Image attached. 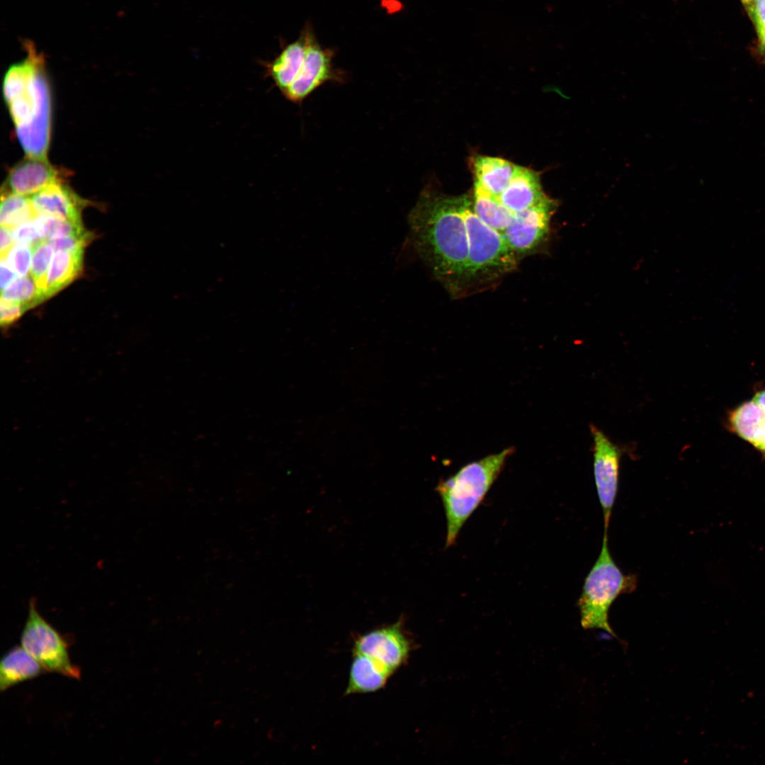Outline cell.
<instances>
[{
	"instance_id": "obj_1",
	"label": "cell",
	"mask_w": 765,
	"mask_h": 765,
	"mask_svg": "<svg viewBox=\"0 0 765 765\" xmlns=\"http://www.w3.org/2000/svg\"><path fill=\"white\" fill-rule=\"evenodd\" d=\"M468 198L448 196L426 188L408 216L415 251L454 295L467 290L468 242L463 207Z\"/></svg>"
},
{
	"instance_id": "obj_2",
	"label": "cell",
	"mask_w": 765,
	"mask_h": 765,
	"mask_svg": "<svg viewBox=\"0 0 765 765\" xmlns=\"http://www.w3.org/2000/svg\"><path fill=\"white\" fill-rule=\"evenodd\" d=\"M514 451L509 447L463 466L436 486L446 520V548L453 545Z\"/></svg>"
},
{
	"instance_id": "obj_3",
	"label": "cell",
	"mask_w": 765,
	"mask_h": 765,
	"mask_svg": "<svg viewBox=\"0 0 765 765\" xmlns=\"http://www.w3.org/2000/svg\"><path fill=\"white\" fill-rule=\"evenodd\" d=\"M18 142L28 157L47 158L52 101L42 53L38 51L27 90L7 104Z\"/></svg>"
},
{
	"instance_id": "obj_4",
	"label": "cell",
	"mask_w": 765,
	"mask_h": 765,
	"mask_svg": "<svg viewBox=\"0 0 765 765\" xmlns=\"http://www.w3.org/2000/svg\"><path fill=\"white\" fill-rule=\"evenodd\" d=\"M636 584L635 576L625 574L613 559L608 548V530H604L599 555L585 577L578 600L582 626L584 629H601L616 637L609 625V608L620 595L633 591Z\"/></svg>"
},
{
	"instance_id": "obj_5",
	"label": "cell",
	"mask_w": 765,
	"mask_h": 765,
	"mask_svg": "<svg viewBox=\"0 0 765 765\" xmlns=\"http://www.w3.org/2000/svg\"><path fill=\"white\" fill-rule=\"evenodd\" d=\"M463 216L468 242L467 289L490 283L515 269L517 256L502 234L484 223L468 198Z\"/></svg>"
},
{
	"instance_id": "obj_6",
	"label": "cell",
	"mask_w": 765,
	"mask_h": 765,
	"mask_svg": "<svg viewBox=\"0 0 765 765\" xmlns=\"http://www.w3.org/2000/svg\"><path fill=\"white\" fill-rule=\"evenodd\" d=\"M20 642L21 647L46 672L80 679V669L71 662L67 640L40 615L35 599L29 601L28 617Z\"/></svg>"
},
{
	"instance_id": "obj_7",
	"label": "cell",
	"mask_w": 765,
	"mask_h": 765,
	"mask_svg": "<svg viewBox=\"0 0 765 765\" xmlns=\"http://www.w3.org/2000/svg\"><path fill=\"white\" fill-rule=\"evenodd\" d=\"M412 644L407 635L402 619L370 630L354 642L353 653L366 655L393 674L407 662Z\"/></svg>"
},
{
	"instance_id": "obj_8",
	"label": "cell",
	"mask_w": 765,
	"mask_h": 765,
	"mask_svg": "<svg viewBox=\"0 0 765 765\" xmlns=\"http://www.w3.org/2000/svg\"><path fill=\"white\" fill-rule=\"evenodd\" d=\"M593 438V472L598 497L604 515V530H608L618 489L622 451L601 430L591 424Z\"/></svg>"
},
{
	"instance_id": "obj_9",
	"label": "cell",
	"mask_w": 765,
	"mask_h": 765,
	"mask_svg": "<svg viewBox=\"0 0 765 765\" xmlns=\"http://www.w3.org/2000/svg\"><path fill=\"white\" fill-rule=\"evenodd\" d=\"M556 203L551 198L514 215L503 237L516 256L537 249L548 237Z\"/></svg>"
},
{
	"instance_id": "obj_10",
	"label": "cell",
	"mask_w": 765,
	"mask_h": 765,
	"mask_svg": "<svg viewBox=\"0 0 765 765\" xmlns=\"http://www.w3.org/2000/svg\"><path fill=\"white\" fill-rule=\"evenodd\" d=\"M307 46L302 67L283 96L289 101L299 103L326 82L340 81L341 74L333 67V52L323 48L310 29L307 28Z\"/></svg>"
},
{
	"instance_id": "obj_11",
	"label": "cell",
	"mask_w": 765,
	"mask_h": 765,
	"mask_svg": "<svg viewBox=\"0 0 765 765\" xmlns=\"http://www.w3.org/2000/svg\"><path fill=\"white\" fill-rule=\"evenodd\" d=\"M59 180L60 171L47 158L27 157L11 169L2 188L31 197Z\"/></svg>"
},
{
	"instance_id": "obj_12",
	"label": "cell",
	"mask_w": 765,
	"mask_h": 765,
	"mask_svg": "<svg viewBox=\"0 0 765 765\" xmlns=\"http://www.w3.org/2000/svg\"><path fill=\"white\" fill-rule=\"evenodd\" d=\"M37 214H47L81 222V211L86 205L72 189L59 180L30 197Z\"/></svg>"
},
{
	"instance_id": "obj_13",
	"label": "cell",
	"mask_w": 765,
	"mask_h": 765,
	"mask_svg": "<svg viewBox=\"0 0 765 765\" xmlns=\"http://www.w3.org/2000/svg\"><path fill=\"white\" fill-rule=\"evenodd\" d=\"M548 198L542 190L538 174L530 169L516 166L509 185L497 199L514 215Z\"/></svg>"
},
{
	"instance_id": "obj_14",
	"label": "cell",
	"mask_w": 765,
	"mask_h": 765,
	"mask_svg": "<svg viewBox=\"0 0 765 765\" xmlns=\"http://www.w3.org/2000/svg\"><path fill=\"white\" fill-rule=\"evenodd\" d=\"M307 46L305 29L296 40L285 46L275 59L265 64L267 76L282 95L298 76L305 59Z\"/></svg>"
},
{
	"instance_id": "obj_15",
	"label": "cell",
	"mask_w": 765,
	"mask_h": 765,
	"mask_svg": "<svg viewBox=\"0 0 765 765\" xmlns=\"http://www.w3.org/2000/svg\"><path fill=\"white\" fill-rule=\"evenodd\" d=\"M392 674L370 657L353 653L346 695L368 693L383 688Z\"/></svg>"
},
{
	"instance_id": "obj_16",
	"label": "cell",
	"mask_w": 765,
	"mask_h": 765,
	"mask_svg": "<svg viewBox=\"0 0 765 765\" xmlns=\"http://www.w3.org/2000/svg\"><path fill=\"white\" fill-rule=\"evenodd\" d=\"M516 166L502 158L477 156L472 162L475 184L498 198L509 185Z\"/></svg>"
},
{
	"instance_id": "obj_17",
	"label": "cell",
	"mask_w": 765,
	"mask_h": 765,
	"mask_svg": "<svg viewBox=\"0 0 765 765\" xmlns=\"http://www.w3.org/2000/svg\"><path fill=\"white\" fill-rule=\"evenodd\" d=\"M46 671L22 647L15 646L0 662V690L4 691L21 682L33 679Z\"/></svg>"
},
{
	"instance_id": "obj_18",
	"label": "cell",
	"mask_w": 765,
	"mask_h": 765,
	"mask_svg": "<svg viewBox=\"0 0 765 765\" xmlns=\"http://www.w3.org/2000/svg\"><path fill=\"white\" fill-rule=\"evenodd\" d=\"M730 421L739 436L765 455V410L753 400L740 404Z\"/></svg>"
},
{
	"instance_id": "obj_19",
	"label": "cell",
	"mask_w": 765,
	"mask_h": 765,
	"mask_svg": "<svg viewBox=\"0 0 765 765\" xmlns=\"http://www.w3.org/2000/svg\"><path fill=\"white\" fill-rule=\"evenodd\" d=\"M84 250L56 251L50 265L44 289L45 299L68 285L81 271Z\"/></svg>"
},
{
	"instance_id": "obj_20",
	"label": "cell",
	"mask_w": 765,
	"mask_h": 765,
	"mask_svg": "<svg viewBox=\"0 0 765 765\" xmlns=\"http://www.w3.org/2000/svg\"><path fill=\"white\" fill-rule=\"evenodd\" d=\"M472 208L477 217L487 225L501 234L511 223L514 214L497 198L475 184Z\"/></svg>"
},
{
	"instance_id": "obj_21",
	"label": "cell",
	"mask_w": 765,
	"mask_h": 765,
	"mask_svg": "<svg viewBox=\"0 0 765 765\" xmlns=\"http://www.w3.org/2000/svg\"><path fill=\"white\" fill-rule=\"evenodd\" d=\"M38 215L30 197L4 191L1 193L0 223L1 227L15 228Z\"/></svg>"
},
{
	"instance_id": "obj_22",
	"label": "cell",
	"mask_w": 765,
	"mask_h": 765,
	"mask_svg": "<svg viewBox=\"0 0 765 765\" xmlns=\"http://www.w3.org/2000/svg\"><path fill=\"white\" fill-rule=\"evenodd\" d=\"M42 240L77 236L85 234L81 222L62 219L47 214H38L34 218Z\"/></svg>"
},
{
	"instance_id": "obj_23",
	"label": "cell",
	"mask_w": 765,
	"mask_h": 765,
	"mask_svg": "<svg viewBox=\"0 0 765 765\" xmlns=\"http://www.w3.org/2000/svg\"><path fill=\"white\" fill-rule=\"evenodd\" d=\"M1 300L22 305L28 310L44 300L31 276L14 280L1 290Z\"/></svg>"
},
{
	"instance_id": "obj_24",
	"label": "cell",
	"mask_w": 765,
	"mask_h": 765,
	"mask_svg": "<svg viewBox=\"0 0 765 765\" xmlns=\"http://www.w3.org/2000/svg\"><path fill=\"white\" fill-rule=\"evenodd\" d=\"M55 249L46 240H41L33 246L32 262L30 273L44 300V289L47 273L51 264Z\"/></svg>"
},
{
	"instance_id": "obj_25",
	"label": "cell",
	"mask_w": 765,
	"mask_h": 765,
	"mask_svg": "<svg viewBox=\"0 0 765 765\" xmlns=\"http://www.w3.org/2000/svg\"><path fill=\"white\" fill-rule=\"evenodd\" d=\"M33 255V246L28 244H16L9 251L1 258L4 259L8 266L18 277L26 276L30 273Z\"/></svg>"
},
{
	"instance_id": "obj_26",
	"label": "cell",
	"mask_w": 765,
	"mask_h": 765,
	"mask_svg": "<svg viewBox=\"0 0 765 765\" xmlns=\"http://www.w3.org/2000/svg\"><path fill=\"white\" fill-rule=\"evenodd\" d=\"M13 238L14 243L34 246L42 240L37 229L34 218L26 221L13 230Z\"/></svg>"
},
{
	"instance_id": "obj_27",
	"label": "cell",
	"mask_w": 765,
	"mask_h": 765,
	"mask_svg": "<svg viewBox=\"0 0 765 765\" xmlns=\"http://www.w3.org/2000/svg\"><path fill=\"white\" fill-rule=\"evenodd\" d=\"M91 239V234L86 232L81 235L62 237L48 242L52 244L55 251H76L84 250V247L90 242Z\"/></svg>"
},
{
	"instance_id": "obj_28",
	"label": "cell",
	"mask_w": 765,
	"mask_h": 765,
	"mask_svg": "<svg viewBox=\"0 0 765 765\" xmlns=\"http://www.w3.org/2000/svg\"><path fill=\"white\" fill-rule=\"evenodd\" d=\"M27 310L22 305L1 300L0 322L1 326H8L13 323Z\"/></svg>"
},
{
	"instance_id": "obj_29",
	"label": "cell",
	"mask_w": 765,
	"mask_h": 765,
	"mask_svg": "<svg viewBox=\"0 0 765 765\" xmlns=\"http://www.w3.org/2000/svg\"><path fill=\"white\" fill-rule=\"evenodd\" d=\"M746 9L761 41L765 36V0H758Z\"/></svg>"
},
{
	"instance_id": "obj_30",
	"label": "cell",
	"mask_w": 765,
	"mask_h": 765,
	"mask_svg": "<svg viewBox=\"0 0 765 765\" xmlns=\"http://www.w3.org/2000/svg\"><path fill=\"white\" fill-rule=\"evenodd\" d=\"M1 289L3 290L8 285H9L14 280H16L18 276L15 271L8 266L4 259L1 258Z\"/></svg>"
},
{
	"instance_id": "obj_31",
	"label": "cell",
	"mask_w": 765,
	"mask_h": 765,
	"mask_svg": "<svg viewBox=\"0 0 765 765\" xmlns=\"http://www.w3.org/2000/svg\"><path fill=\"white\" fill-rule=\"evenodd\" d=\"M0 251L1 257L4 256L13 246L14 242L11 229L1 226Z\"/></svg>"
},
{
	"instance_id": "obj_32",
	"label": "cell",
	"mask_w": 765,
	"mask_h": 765,
	"mask_svg": "<svg viewBox=\"0 0 765 765\" xmlns=\"http://www.w3.org/2000/svg\"><path fill=\"white\" fill-rule=\"evenodd\" d=\"M752 400L765 410V390L757 392Z\"/></svg>"
},
{
	"instance_id": "obj_33",
	"label": "cell",
	"mask_w": 765,
	"mask_h": 765,
	"mask_svg": "<svg viewBox=\"0 0 765 765\" xmlns=\"http://www.w3.org/2000/svg\"><path fill=\"white\" fill-rule=\"evenodd\" d=\"M741 1L743 3L745 8H747L749 7L750 6H752V4H754L758 0H741Z\"/></svg>"
},
{
	"instance_id": "obj_34",
	"label": "cell",
	"mask_w": 765,
	"mask_h": 765,
	"mask_svg": "<svg viewBox=\"0 0 765 765\" xmlns=\"http://www.w3.org/2000/svg\"><path fill=\"white\" fill-rule=\"evenodd\" d=\"M760 42H761V49H762V50H763V51H764V52H765V36H764V38L762 39V40H761Z\"/></svg>"
}]
</instances>
